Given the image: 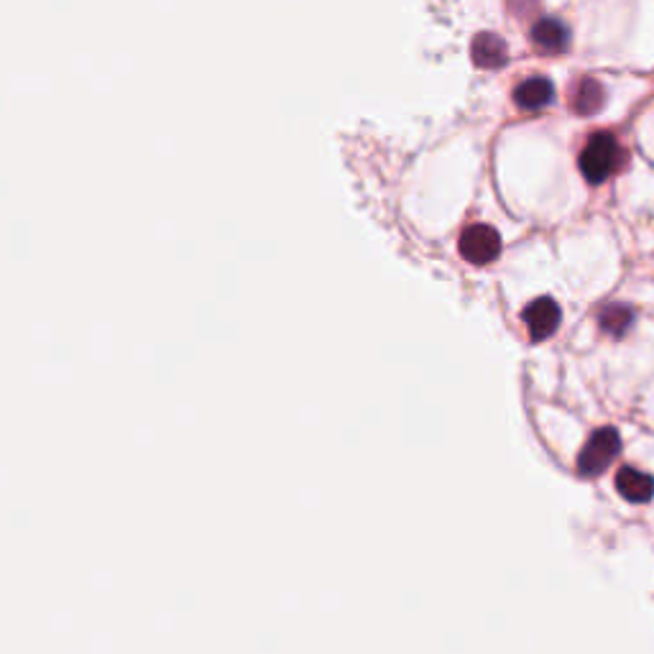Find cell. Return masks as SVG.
Masks as SVG:
<instances>
[{"mask_svg": "<svg viewBox=\"0 0 654 654\" xmlns=\"http://www.w3.org/2000/svg\"><path fill=\"white\" fill-rule=\"evenodd\" d=\"M624 149L611 133H596L580 154V172L591 184H601L624 167Z\"/></svg>", "mask_w": 654, "mask_h": 654, "instance_id": "cell-1", "label": "cell"}, {"mask_svg": "<svg viewBox=\"0 0 654 654\" xmlns=\"http://www.w3.org/2000/svg\"><path fill=\"white\" fill-rule=\"evenodd\" d=\"M621 450V437L614 427H601V430L593 432L588 437V442L583 445L578 455V471L580 476L596 478L601 473H606L611 468V463L616 460Z\"/></svg>", "mask_w": 654, "mask_h": 654, "instance_id": "cell-2", "label": "cell"}, {"mask_svg": "<svg viewBox=\"0 0 654 654\" xmlns=\"http://www.w3.org/2000/svg\"><path fill=\"white\" fill-rule=\"evenodd\" d=\"M460 253L465 261L471 264H491L501 253V238L494 228L488 225H471L463 230L460 236Z\"/></svg>", "mask_w": 654, "mask_h": 654, "instance_id": "cell-3", "label": "cell"}, {"mask_svg": "<svg viewBox=\"0 0 654 654\" xmlns=\"http://www.w3.org/2000/svg\"><path fill=\"white\" fill-rule=\"evenodd\" d=\"M524 325H527L529 338L537 340V343L552 338L557 327H560V307H557L555 299H534L532 305L524 310Z\"/></svg>", "mask_w": 654, "mask_h": 654, "instance_id": "cell-4", "label": "cell"}, {"mask_svg": "<svg viewBox=\"0 0 654 654\" xmlns=\"http://www.w3.org/2000/svg\"><path fill=\"white\" fill-rule=\"evenodd\" d=\"M616 491L632 504H647L654 496V478L649 473L637 471V468H621L616 473Z\"/></svg>", "mask_w": 654, "mask_h": 654, "instance_id": "cell-5", "label": "cell"}, {"mask_svg": "<svg viewBox=\"0 0 654 654\" xmlns=\"http://www.w3.org/2000/svg\"><path fill=\"white\" fill-rule=\"evenodd\" d=\"M532 44L542 52H565L570 44V31L557 18H545L532 29Z\"/></svg>", "mask_w": 654, "mask_h": 654, "instance_id": "cell-6", "label": "cell"}, {"mask_svg": "<svg viewBox=\"0 0 654 654\" xmlns=\"http://www.w3.org/2000/svg\"><path fill=\"white\" fill-rule=\"evenodd\" d=\"M506 57H509V52H506V44L501 36L478 34L476 39H473V62H476L478 67L483 69L504 67Z\"/></svg>", "mask_w": 654, "mask_h": 654, "instance_id": "cell-7", "label": "cell"}, {"mask_svg": "<svg viewBox=\"0 0 654 654\" xmlns=\"http://www.w3.org/2000/svg\"><path fill=\"white\" fill-rule=\"evenodd\" d=\"M552 95H555V90H552V82L547 77H529L517 87L514 100L524 110H540L550 103Z\"/></svg>", "mask_w": 654, "mask_h": 654, "instance_id": "cell-8", "label": "cell"}, {"mask_svg": "<svg viewBox=\"0 0 654 654\" xmlns=\"http://www.w3.org/2000/svg\"><path fill=\"white\" fill-rule=\"evenodd\" d=\"M570 105H573L575 113H580V115L598 113V110L606 105V92H603L601 82L591 80V77L580 80L578 87H575V92H573V98H570Z\"/></svg>", "mask_w": 654, "mask_h": 654, "instance_id": "cell-9", "label": "cell"}, {"mask_svg": "<svg viewBox=\"0 0 654 654\" xmlns=\"http://www.w3.org/2000/svg\"><path fill=\"white\" fill-rule=\"evenodd\" d=\"M632 320H634V312L629 310V307L614 305V307H609V310H603L601 327L606 330V333H611L619 338V335H624L626 330H629Z\"/></svg>", "mask_w": 654, "mask_h": 654, "instance_id": "cell-10", "label": "cell"}]
</instances>
